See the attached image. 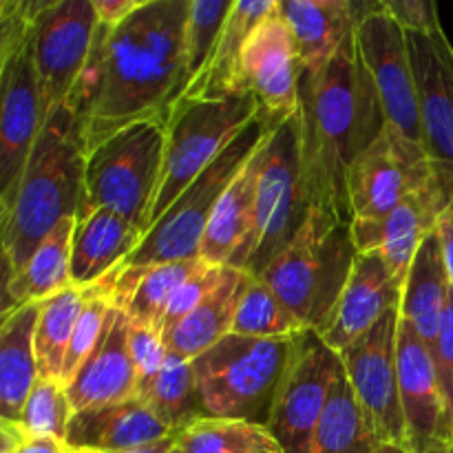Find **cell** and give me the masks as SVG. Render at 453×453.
Masks as SVG:
<instances>
[{
  "mask_svg": "<svg viewBox=\"0 0 453 453\" xmlns=\"http://www.w3.org/2000/svg\"><path fill=\"white\" fill-rule=\"evenodd\" d=\"M18 7H20V0H0V20L12 16Z\"/></svg>",
  "mask_w": 453,
  "mask_h": 453,
  "instance_id": "f907efd6",
  "label": "cell"
},
{
  "mask_svg": "<svg viewBox=\"0 0 453 453\" xmlns=\"http://www.w3.org/2000/svg\"><path fill=\"white\" fill-rule=\"evenodd\" d=\"M259 149L248 159L246 166L230 181V186L217 202L211 224L203 233L202 248H199V259H203L206 264L233 268L239 252L243 250L248 237H250L257 177H259Z\"/></svg>",
  "mask_w": 453,
  "mask_h": 453,
  "instance_id": "4316f807",
  "label": "cell"
},
{
  "mask_svg": "<svg viewBox=\"0 0 453 453\" xmlns=\"http://www.w3.org/2000/svg\"><path fill=\"white\" fill-rule=\"evenodd\" d=\"M190 0H144L122 25H97L91 58L69 104L87 153L113 133L166 118L184 93V25Z\"/></svg>",
  "mask_w": 453,
  "mask_h": 453,
  "instance_id": "6da1fadb",
  "label": "cell"
},
{
  "mask_svg": "<svg viewBox=\"0 0 453 453\" xmlns=\"http://www.w3.org/2000/svg\"><path fill=\"white\" fill-rule=\"evenodd\" d=\"M239 281L242 273L228 268L224 281L188 314L181 319L166 336V348L171 354L195 361L203 352L226 339L230 332V321H233L234 301H237Z\"/></svg>",
  "mask_w": 453,
  "mask_h": 453,
  "instance_id": "4dcf8cb0",
  "label": "cell"
},
{
  "mask_svg": "<svg viewBox=\"0 0 453 453\" xmlns=\"http://www.w3.org/2000/svg\"><path fill=\"white\" fill-rule=\"evenodd\" d=\"M66 442L56 438H27L16 453H65Z\"/></svg>",
  "mask_w": 453,
  "mask_h": 453,
  "instance_id": "c3c4849f",
  "label": "cell"
},
{
  "mask_svg": "<svg viewBox=\"0 0 453 453\" xmlns=\"http://www.w3.org/2000/svg\"><path fill=\"white\" fill-rule=\"evenodd\" d=\"M44 122L47 111L31 58L27 22L0 78V211L4 217L16 202L18 186Z\"/></svg>",
  "mask_w": 453,
  "mask_h": 453,
  "instance_id": "5bb4252c",
  "label": "cell"
},
{
  "mask_svg": "<svg viewBox=\"0 0 453 453\" xmlns=\"http://www.w3.org/2000/svg\"><path fill=\"white\" fill-rule=\"evenodd\" d=\"M367 4L352 0H279L295 40L301 73L317 75L330 65L345 40L354 35Z\"/></svg>",
  "mask_w": 453,
  "mask_h": 453,
  "instance_id": "7402d4cb",
  "label": "cell"
},
{
  "mask_svg": "<svg viewBox=\"0 0 453 453\" xmlns=\"http://www.w3.org/2000/svg\"><path fill=\"white\" fill-rule=\"evenodd\" d=\"M357 255L348 221L308 211L299 233L257 277L268 283L303 330L321 334L334 314Z\"/></svg>",
  "mask_w": 453,
  "mask_h": 453,
  "instance_id": "277c9868",
  "label": "cell"
},
{
  "mask_svg": "<svg viewBox=\"0 0 453 453\" xmlns=\"http://www.w3.org/2000/svg\"><path fill=\"white\" fill-rule=\"evenodd\" d=\"M142 3L144 0H93L97 25L106 27V29L122 25L131 13H135L142 7Z\"/></svg>",
  "mask_w": 453,
  "mask_h": 453,
  "instance_id": "ee69618b",
  "label": "cell"
},
{
  "mask_svg": "<svg viewBox=\"0 0 453 453\" xmlns=\"http://www.w3.org/2000/svg\"><path fill=\"white\" fill-rule=\"evenodd\" d=\"M438 184L423 146L385 124L348 173L352 219H383L396 206Z\"/></svg>",
  "mask_w": 453,
  "mask_h": 453,
  "instance_id": "4fadbf2b",
  "label": "cell"
},
{
  "mask_svg": "<svg viewBox=\"0 0 453 453\" xmlns=\"http://www.w3.org/2000/svg\"><path fill=\"white\" fill-rule=\"evenodd\" d=\"M383 7L410 34H432L442 27L432 0H383Z\"/></svg>",
  "mask_w": 453,
  "mask_h": 453,
  "instance_id": "60d3db41",
  "label": "cell"
},
{
  "mask_svg": "<svg viewBox=\"0 0 453 453\" xmlns=\"http://www.w3.org/2000/svg\"><path fill=\"white\" fill-rule=\"evenodd\" d=\"M177 441L175 436L173 438H166V441H159V442H153V445H146V447H140V449H131V451H122V453H171L175 449Z\"/></svg>",
  "mask_w": 453,
  "mask_h": 453,
  "instance_id": "681fc988",
  "label": "cell"
},
{
  "mask_svg": "<svg viewBox=\"0 0 453 453\" xmlns=\"http://www.w3.org/2000/svg\"><path fill=\"white\" fill-rule=\"evenodd\" d=\"M3 224H4V212L0 211V330L4 327V323L12 319V314L16 312V305H13L12 296H9V283H12V270H9L7 257H4L3 248Z\"/></svg>",
  "mask_w": 453,
  "mask_h": 453,
  "instance_id": "f6af8a7d",
  "label": "cell"
},
{
  "mask_svg": "<svg viewBox=\"0 0 453 453\" xmlns=\"http://www.w3.org/2000/svg\"><path fill=\"white\" fill-rule=\"evenodd\" d=\"M432 357L434 363H436L438 383H441L442 396H445L447 414H449V425L453 434V292L449 295V303H447L445 319H442L441 334H438Z\"/></svg>",
  "mask_w": 453,
  "mask_h": 453,
  "instance_id": "b9f144b4",
  "label": "cell"
},
{
  "mask_svg": "<svg viewBox=\"0 0 453 453\" xmlns=\"http://www.w3.org/2000/svg\"><path fill=\"white\" fill-rule=\"evenodd\" d=\"M128 352L137 376V394L155 380L168 358L164 334L157 327L128 321Z\"/></svg>",
  "mask_w": 453,
  "mask_h": 453,
  "instance_id": "ab89813d",
  "label": "cell"
},
{
  "mask_svg": "<svg viewBox=\"0 0 453 453\" xmlns=\"http://www.w3.org/2000/svg\"><path fill=\"white\" fill-rule=\"evenodd\" d=\"M65 453H104V451H97V449H88V447H65Z\"/></svg>",
  "mask_w": 453,
  "mask_h": 453,
  "instance_id": "f5cc1de1",
  "label": "cell"
},
{
  "mask_svg": "<svg viewBox=\"0 0 453 453\" xmlns=\"http://www.w3.org/2000/svg\"><path fill=\"white\" fill-rule=\"evenodd\" d=\"M31 58L47 118L73 97L97 34L93 0H25Z\"/></svg>",
  "mask_w": 453,
  "mask_h": 453,
  "instance_id": "30bf717a",
  "label": "cell"
},
{
  "mask_svg": "<svg viewBox=\"0 0 453 453\" xmlns=\"http://www.w3.org/2000/svg\"><path fill=\"white\" fill-rule=\"evenodd\" d=\"M449 215L453 217V199H451V203H449Z\"/></svg>",
  "mask_w": 453,
  "mask_h": 453,
  "instance_id": "11a10c76",
  "label": "cell"
},
{
  "mask_svg": "<svg viewBox=\"0 0 453 453\" xmlns=\"http://www.w3.org/2000/svg\"><path fill=\"white\" fill-rule=\"evenodd\" d=\"M257 118L259 106L252 96L181 97L173 104L166 115L162 180L150 208L149 228Z\"/></svg>",
  "mask_w": 453,
  "mask_h": 453,
  "instance_id": "ba28073f",
  "label": "cell"
},
{
  "mask_svg": "<svg viewBox=\"0 0 453 453\" xmlns=\"http://www.w3.org/2000/svg\"><path fill=\"white\" fill-rule=\"evenodd\" d=\"M203 264H206L203 259H188L146 265V268H118L113 288L115 308L122 310L131 323H142L159 330L171 296Z\"/></svg>",
  "mask_w": 453,
  "mask_h": 453,
  "instance_id": "f1b7e54d",
  "label": "cell"
},
{
  "mask_svg": "<svg viewBox=\"0 0 453 453\" xmlns=\"http://www.w3.org/2000/svg\"><path fill=\"white\" fill-rule=\"evenodd\" d=\"M66 396L73 414L137 398V376L128 352V319L115 305L97 348L66 385Z\"/></svg>",
  "mask_w": 453,
  "mask_h": 453,
  "instance_id": "44dd1931",
  "label": "cell"
},
{
  "mask_svg": "<svg viewBox=\"0 0 453 453\" xmlns=\"http://www.w3.org/2000/svg\"><path fill=\"white\" fill-rule=\"evenodd\" d=\"M449 203L451 199L441 184H434L394 208L383 219H352L349 230L354 248L358 255L374 252L383 257L389 268L405 279L416 252L436 230L441 217L449 211Z\"/></svg>",
  "mask_w": 453,
  "mask_h": 453,
  "instance_id": "d6986e66",
  "label": "cell"
},
{
  "mask_svg": "<svg viewBox=\"0 0 453 453\" xmlns=\"http://www.w3.org/2000/svg\"><path fill=\"white\" fill-rule=\"evenodd\" d=\"M25 27H27L25 0H20V7H18L12 16L0 20V78H3L4 65H7L9 56H12L13 47H16L18 38L22 35Z\"/></svg>",
  "mask_w": 453,
  "mask_h": 453,
  "instance_id": "7bdbcfd3",
  "label": "cell"
},
{
  "mask_svg": "<svg viewBox=\"0 0 453 453\" xmlns=\"http://www.w3.org/2000/svg\"><path fill=\"white\" fill-rule=\"evenodd\" d=\"M142 233L115 212L97 208L78 215L71 250V283L88 288L118 270L140 246Z\"/></svg>",
  "mask_w": 453,
  "mask_h": 453,
  "instance_id": "cb8c5ba5",
  "label": "cell"
},
{
  "mask_svg": "<svg viewBox=\"0 0 453 453\" xmlns=\"http://www.w3.org/2000/svg\"><path fill=\"white\" fill-rule=\"evenodd\" d=\"M177 436L140 396L119 405L73 414L66 445L104 453H122Z\"/></svg>",
  "mask_w": 453,
  "mask_h": 453,
  "instance_id": "603a6c76",
  "label": "cell"
},
{
  "mask_svg": "<svg viewBox=\"0 0 453 453\" xmlns=\"http://www.w3.org/2000/svg\"><path fill=\"white\" fill-rule=\"evenodd\" d=\"M73 418L66 388L60 380L38 379L25 407L18 427L22 429L25 438H56L66 442V432Z\"/></svg>",
  "mask_w": 453,
  "mask_h": 453,
  "instance_id": "74e56055",
  "label": "cell"
},
{
  "mask_svg": "<svg viewBox=\"0 0 453 453\" xmlns=\"http://www.w3.org/2000/svg\"><path fill=\"white\" fill-rule=\"evenodd\" d=\"M75 226L78 217L62 219L35 248L25 268L12 279L9 296L16 308L40 303L71 286V250H73Z\"/></svg>",
  "mask_w": 453,
  "mask_h": 453,
  "instance_id": "f546056e",
  "label": "cell"
},
{
  "mask_svg": "<svg viewBox=\"0 0 453 453\" xmlns=\"http://www.w3.org/2000/svg\"><path fill=\"white\" fill-rule=\"evenodd\" d=\"M449 295L451 288L445 261H442L441 239L434 230L425 239L407 270L401 299V319L410 323L411 330L427 345L429 352L436 348Z\"/></svg>",
  "mask_w": 453,
  "mask_h": 453,
  "instance_id": "484cf974",
  "label": "cell"
},
{
  "mask_svg": "<svg viewBox=\"0 0 453 453\" xmlns=\"http://www.w3.org/2000/svg\"><path fill=\"white\" fill-rule=\"evenodd\" d=\"M175 441L184 453H283L265 425L233 418H199Z\"/></svg>",
  "mask_w": 453,
  "mask_h": 453,
  "instance_id": "d590c367",
  "label": "cell"
},
{
  "mask_svg": "<svg viewBox=\"0 0 453 453\" xmlns=\"http://www.w3.org/2000/svg\"><path fill=\"white\" fill-rule=\"evenodd\" d=\"M226 273L228 268H219V265H211V264H203L193 277L186 279L180 288L175 290V295L171 296L168 301V308L164 312L162 323H159V332L164 336L177 326L184 317H188L221 281H224Z\"/></svg>",
  "mask_w": 453,
  "mask_h": 453,
  "instance_id": "f35d334b",
  "label": "cell"
},
{
  "mask_svg": "<svg viewBox=\"0 0 453 453\" xmlns=\"http://www.w3.org/2000/svg\"><path fill=\"white\" fill-rule=\"evenodd\" d=\"M411 69L418 96L423 146L434 175L447 197L453 199V47L445 29L410 34Z\"/></svg>",
  "mask_w": 453,
  "mask_h": 453,
  "instance_id": "2e32d148",
  "label": "cell"
},
{
  "mask_svg": "<svg viewBox=\"0 0 453 453\" xmlns=\"http://www.w3.org/2000/svg\"><path fill=\"white\" fill-rule=\"evenodd\" d=\"M279 0H234L219 40L208 60L206 69L190 84L181 97L203 100V97H230L242 93L243 49L252 31L277 9ZM180 97V100H181Z\"/></svg>",
  "mask_w": 453,
  "mask_h": 453,
  "instance_id": "d4e9b609",
  "label": "cell"
},
{
  "mask_svg": "<svg viewBox=\"0 0 453 453\" xmlns=\"http://www.w3.org/2000/svg\"><path fill=\"white\" fill-rule=\"evenodd\" d=\"M376 447L380 445L367 429L352 388L341 372L308 453H374Z\"/></svg>",
  "mask_w": 453,
  "mask_h": 453,
  "instance_id": "e575fe53",
  "label": "cell"
},
{
  "mask_svg": "<svg viewBox=\"0 0 453 453\" xmlns=\"http://www.w3.org/2000/svg\"><path fill=\"white\" fill-rule=\"evenodd\" d=\"M171 453H184V451H181V449H180V447H177V445H175V449H173Z\"/></svg>",
  "mask_w": 453,
  "mask_h": 453,
  "instance_id": "db71d44e",
  "label": "cell"
},
{
  "mask_svg": "<svg viewBox=\"0 0 453 453\" xmlns=\"http://www.w3.org/2000/svg\"><path fill=\"white\" fill-rule=\"evenodd\" d=\"M374 453H407V451L401 449V447H394V445H380V447H376Z\"/></svg>",
  "mask_w": 453,
  "mask_h": 453,
  "instance_id": "816d5d0a",
  "label": "cell"
},
{
  "mask_svg": "<svg viewBox=\"0 0 453 453\" xmlns=\"http://www.w3.org/2000/svg\"><path fill=\"white\" fill-rule=\"evenodd\" d=\"M385 124L379 93L354 35L345 40L321 73H301V166L308 211L352 224L348 173Z\"/></svg>",
  "mask_w": 453,
  "mask_h": 453,
  "instance_id": "7a4b0ae2",
  "label": "cell"
},
{
  "mask_svg": "<svg viewBox=\"0 0 453 453\" xmlns=\"http://www.w3.org/2000/svg\"><path fill=\"white\" fill-rule=\"evenodd\" d=\"M301 332L303 326L270 290L268 283L257 274L242 273L228 334L246 339H292Z\"/></svg>",
  "mask_w": 453,
  "mask_h": 453,
  "instance_id": "d6a6232c",
  "label": "cell"
},
{
  "mask_svg": "<svg viewBox=\"0 0 453 453\" xmlns=\"http://www.w3.org/2000/svg\"><path fill=\"white\" fill-rule=\"evenodd\" d=\"M264 118H257L246 131L239 133L228 149L175 199L171 208L146 230L140 246L128 255L119 268H146L171 261L199 259L203 233H206L217 202L230 181L239 175L248 159L257 153L270 131Z\"/></svg>",
  "mask_w": 453,
  "mask_h": 453,
  "instance_id": "9c48e42d",
  "label": "cell"
},
{
  "mask_svg": "<svg viewBox=\"0 0 453 453\" xmlns=\"http://www.w3.org/2000/svg\"><path fill=\"white\" fill-rule=\"evenodd\" d=\"M308 215L303 166H301L299 111L268 131L259 149L255 215L246 246L234 270L259 274L299 233Z\"/></svg>",
  "mask_w": 453,
  "mask_h": 453,
  "instance_id": "52a82bcc",
  "label": "cell"
},
{
  "mask_svg": "<svg viewBox=\"0 0 453 453\" xmlns=\"http://www.w3.org/2000/svg\"><path fill=\"white\" fill-rule=\"evenodd\" d=\"M84 168L82 124L66 102L49 113L18 186L16 202L4 217L3 248L12 279L62 219L80 215L84 206Z\"/></svg>",
  "mask_w": 453,
  "mask_h": 453,
  "instance_id": "3957f363",
  "label": "cell"
},
{
  "mask_svg": "<svg viewBox=\"0 0 453 453\" xmlns=\"http://www.w3.org/2000/svg\"><path fill=\"white\" fill-rule=\"evenodd\" d=\"M403 286L405 279L394 273L383 257L374 252L357 255L334 314L321 332L327 348L341 354L367 334L389 310L401 305Z\"/></svg>",
  "mask_w": 453,
  "mask_h": 453,
  "instance_id": "ffe728a7",
  "label": "cell"
},
{
  "mask_svg": "<svg viewBox=\"0 0 453 453\" xmlns=\"http://www.w3.org/2000/svg\"><path fill=\"white\" fill-rule=\"evenodd\" d=\"M354 38L379 93L388 124L407 140L423 146L414 69L403 27L389 16L383 3H370Z\"/></svg>",
  "mask_w": 453,
  "mask_h": 453,
  "instance_id": "9a60e30c",
  "label": "cell"
},
{
  "mask_svg": "<svg viewBox=\"0 0 453 453\" xmlns=\"http://www.w3.org/2000/svg\"><path fill=\"white\" fill-rule=\"evenodd\" d=\"M234 0H190L184 25V91L199 78L211 60L219 40L221 27L233 9ZM184 96V93H181Z\"/></svg>",
  "mask_w": 453,
  "mask_h": 453,
  "instance_id": "8d00e7d4",
  "label": "cell"
},
{
  "mask_svg": "<svg viewBox=\"0 0 453 453\" xmlns=\"http://www.w3.org/2000/svg\"><path fill=\"white\" fill-rule=\"evenodd\" d=\"M166 118L144 119L113 133L87 153L84 206L115 212L146 234L162 180Z\"/></svg>",
  "mask_w": 453,
  "mask_h": 453,
  "instance_id": "5b68a950",
  "label": "cell"
},
{
  "mask_svg": "<svg viewBox=\"0 0 453 453\" xmlns=\"http://www.w3.org/2000/svg\"><path fill=\"white\" fill-rule=\"evenodd\" d=\"M40 303L18 308L0 330V420L18 425L27 398L40 379L34 334Z\"/></svg>",
  "mask_w": 453,
  "mask_h": 453,
  "instance_id": "83f0119b",
  "label": "cell"
},
{
  "mask_svg": "<svg viewBox=\"0 0 453 453\" xmlns=\"http://www.w3.org/2000/svg\"><path fill=\"white\" fill-rule=\"evenodd\" d=\"M398 394L407 453H453V434L436 363L407 321H398Z\"/></svg>",
  "mask_w": 453,
  "mask_h": 453,
  "instance_id": "e0dca14e",
  "label": "cell"
},
{
  "mask_svg": "<svg viewBox=\"0 0 453 453\" xmlns=\"http://www.w3.org/2000/svg\"><path fill=\"white\" fill-rule=\"evenodd\" d=\"M91 286L65 288L58 295L40 301L38 321H35L34 349L35 363H38L40 379L60 380L62 365H65L66 349H69L71 336H73L78 319L87 305Z\"/></svg>",
  "mask_w": 453,
  "mask_h": 453,
  "instance_id": "1f68e13d",
  "label": "cell"
},
{
  "mask_svg": "<svg viewBox=\"0 0 453 453\" xmlns=\"http://www.w3.org/2000/svg\"><path fill=\"white\" fill-rule=\"evenodd\" d=\"M398 321L401 305L392 308L367 334L339 354L363 420L379 445L405 449L401 394H398Z\"/></svg>",
  "mask_w": 453,
  "mask_h": 453,
  "instance_id": "7c38bea8",
  "label": "cell"
},
{
  "mask_svg": "<svg viewBox=\"0 0 453 453\" xmlns=\"http://www.w3.org/2000/svg\"><path fill=\"white\" fill-rule=\"evenodd\" d=\"M301 65L295 40L274 9L248 38L242 60V93L255 97L259 115L270 124L286 122L299 111Z\"/></svg>",
  "mask_w": 453,
  "mask_h": 453,
  "instance_id": "ac0fdd59",
  "label": "cell"
},
{
  "mask_svg": "<svg viewBox=\"0 0 453 453\" xmlns=\"http://www.w3.org/2000/svg\"><path fill=\"white\" fill-rule=\"evenodd\" d=\"M137 396L175 434L188 427L195 420L206 418L202 398H199L193 361H186L177 354L168 352L162 372Z\"/></svg>",
  "mask_w": 453,
  "mask_h": 453,
  "instance_id": "836d02e7",
  "label": "cell"
},
{
  "mask_svg": "<svg viewBox=\"0 0 453 453\" xmlns=\"http://www.w3.org/2000/svg\"><path fill=\"white\" fill-rule=\"evenodd\" d=\"M438 239H441V248H442V261H445V270H447V279H449V288L453 292V217L449 215V211L441 217L436 226Z\"/></svg>",
  "mask_w": 453,
  "mask_h": 453,
  "instance_id": "bcb514c9",
  "label": "cell"
},
{
  "mask_svg": "<svg viewBox=\"0 0 453 453\" xmlns=\"http://www.w3.org/2000/svg\"><path fill=\"white\" fill-rule=\"evenodd\" d=\"M341 372L339 354L327 348L319 332L303 330L292 339L290 358L265 425L283 453L310 451Z\"/></svg>",
  "mask_w": 453,
  "mask_h": 453,
  "instance_id": "8fae6325",
  "label": "cell"
},
{
  "mask_svg": "<svg viewBox=\"0 0 453 453\" xmlns=\"http://www.w3.org/2000/svg\"><path fill=\"white\" fill-rule=\"evenodd\" d=\"M25 434L18 425L0 420V453H16L18 447L25 442Z\"/></svg>",
  "mask_w": 453,
  "mask_h": 453,
  "instance_id": "7dc6e473",
  "label": "cell"
},
{
  "mask_svg": "<svg viewBox=\"0 0 453 453\" xmlns=\"http://www.w3.org/2000/svg\"><path fill=\"white\" fill-rule=\"evenodd\" d=\"M292 339L228 334L195 358L203 414L208 418L268 425L277 388L290 358Z\"/></svg>",
  "mask_w": 453,
  "mask_h": 453,
  "instance_id": "8992f818",
  "label": "cell"
}]
</instances>
